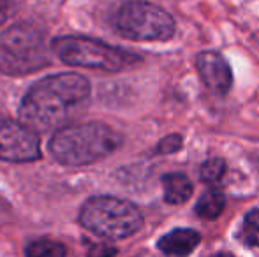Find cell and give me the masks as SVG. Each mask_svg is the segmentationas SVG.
Here are the masks:
<instances>
[{"label":"cell","instance_id":"cell-1","mask_svg":"<svg viewBox=\"0 0 259 257\" xmlns=\"http://www.w3.org/2000/svg\"><path fill=\"white\" fill-rule=\"evenodd\" d=\"M90 95V85L79 74H57L37 81L20 106V118L34 130H50L65 124L72 111Z\"/></svg>","mask_w":259,"mask_h":257},{"label":"cell","instance_id":"cell-2","mask_svg":"<svg viewBox=\"0 0 259 257\" xmlns=\"http://www.w3.org/2000/svg\"><path fill=\"white\" fill-rule=\"evenodd\" d=\"M120 136L101 122L58 129L50 141V153L64 166H85L108 157L118 148Z\"/></svg>","mask_w":259,"mask_h":257},{"label":"cell","instance_id":"cell-3","mask_svg":"<svg viewBox=\"0 0 259 257\" xmlns=\"http://www.w3.org/2000/svg\"><path fill=\"white\" fill-rule=\"evenodd\" d=\"M79 222L85 229L101 238L123 240L141 229L143 215L133 202L111 195H101L83 204Z\"/></svg>","mask_w":259,"mask_h":257},{"label":"cell","instance_id":"cell-4","mask_svg":"<svg viewBox=\"0 0 259 257\" xmlns=\"http://www.w3.org/2000/svg\"><path fill=\"white\" fill-rule=\"evenodd\" d=\"M46 65H50V53L42 30L21 23L0 34V72L23 76Z\"/></svg>","mask_w":259,"mask_h":257},{"label":"cell","instance_id":"cell-5","mask_svg":"<svg viewBox=\"0 0 259 257\" xmlns=\"http://www.w3.org/2000/svg\"><path fill=\"white\" fill-rule=\"evenodd\" d=\"M53 52L62 62L85 69H99V71L116 72L127 69L136 62L140 57L125 49L115 48L106 42L96 41L90 37H76L65 35L53 41Z\"/></svg>","mask_w":259,"mask_h":257},{"label":"cell","instance_id":"cell-6","mask_svg":"<svg viewBox=\"0 0 259 257\" xmlns=\"http://www.w3.org/2000/svg\"><path fill=\"white\" fill-rule=\"evenodd\" d=\"M115 28L131 41H167L175 34V20L154 4L129 2L116 13Z\"/></svg>","mask_w":259,"mask_h":257},{"label":"cell","instance_id":"cell-7","mask_svg":"<svg viewBox=\"0 0 259 257\" xmlns=\"http://www.w3.org/2000/svg\"><path fill=\"white\" fill-rule=\"evenodd\" d=\"M41 157L39 137L23 122L0 120V159L9 162H30Z\"/></svg>","mask_w":259,"mask_h":257},{"label":"cell","instance_id":"cell-8","mask_svg":"<svg viewBox=\"0 0 259 257\" xmlns=\"http://www.w3.org/2000/svg\"><path fill=\"white\" fill-rule=\"evenodd\" d=\"M196 67L203 83L215 95H226L231 88L233 76L229 64L222 55L215 52H203L196 59Z\"/></svg>","mask_w":259,"mask_h":257},{"label":"cell","instance_id":"cell-9","mask_svg":"<svg viewBox=\"0 0 259 257\" xmlns=\"http://www.w3.org/2000/svg\"><path fill=\"white\" fill-rule=\"evenodd\" d=\"M199 241L201 236L194 229H175L160 238L157 247L167 255H187L198 247Z\"/></svg>","mask_w":259,"mask_h":257},{"label":"cell","instance_id":"cell-10","mask_svg":"<svg viewBox=\"0 0 259 257\" xmlns=\"http://www.w3.org/2000/svg\"><path fill=\"white\" fill-rule=\"evenodd\" d=\"M164 199L169 204H184L192 195V182L182 173H169L162 176Z\"/></svg>","mask_w":259,"mask_h":257},{"label":"cell","instance_id":"cell-11","mask_svg":"<svg viewBox=\"0 0 259 257\" xmlns=\"http://www.w3.org/2000/svg\"><path fill=\"white\" fill-rule=\"evenodd\" d=\"M224 206H226L224 194L217 189H210L199 197L198 204H196V213H198L201 219L213 220L221 215Z\"/></svg>","mask_w":259,"mask_h":257},{"label":"cell","instance_id":"cell-12","mask_svg":"<svg viewBox=\"0 0 259 257\" xmlns=\"http://www.w3.org/2000/svg\"><path fill=\"white\" fill-rule=\"evenodd\" d=\"M25 252L30 257H62V255H65L67 248L62 243H57V241L39 240L28 245Z\"/></svg>","mask_w":259,"mask_h":257},{"label":"cell","instance_id":"cell-13","mask_svg":"<svg viewBox=\"0 0 259 257\" xmlns=\"http://www.w3.org/2000/svg\"><path fill=\"white\" fill-rule=\"evenodd\" d=\"M242 240L247 245L259 247V210H252L245 215L242 224Z\"/></svg>","mask_w":259,"mask_h":257},{"label":"cell","instance_id":"cell-14","mask_svg":"<svg viewBox=\"0 0 259 257\" xmlns=\"http://www.w3.org/2000/svg\"><path fill=\"white\" fill-rule=\"evenodd\" d=\"M224 173H226V162L222 161V159H217V157L210 159V161H206L205 164L201 166V180L205 183H210V185L221 182Z\"/></svg>","mask_w":259,"mask_h":257},{"label":"cell","instance_id":"cell-15","mask_svg":"<svg viewBox=\"0 0 259 257\" xmlns=\"http://www.w3.org/2000/svg\"><path fill=\"white\" fill-rule=\"evenodd\" d=\"M180 146H182V136L171 134V136L164 137V139L160 141L159 146H157V151H159V153H173V151H177Z\"/></svg>","mask_w":259,"mask_h":257},{"label":"cell","instance_id":"cell-16","mask_svg":"<svg viewBox=\"0 0 259 257\" xmlns=\"http://www.w3.org/2000/svg\"><path fill=\"white\" fill-rule=\"evenodd\" d=\"M9 13H11V2L9 0H0V25L7 20Z\"/></svg>","mask_w":259,"mask_h":257}]
</instances>
